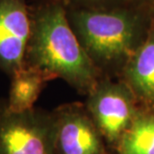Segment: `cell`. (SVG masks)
<instances>
[{
    "instance_id": "obj_1",
    "label": "cell",
    "mask_w": 154,
    "mask_h": 154,
    "mask_svg": "<svg viewBox=\"0 0 154 154\" xmlns=\"http://www.w3.org/2000/svg\"><path fill=\"white\" fill-rule=\"evenodd\" d=\"M29 11L31 29L23 67L51 80L59 77L81 93H90L97 86V68L70 25L66 1L36 0Z\"/></svg>"
},
{
    "instance_id": "obj_2",
    "label": "cell",
    "mask_w": 154,
    "mask_h": 154,
    "mask_svg": "<svg viewBox=\"0 0 154 154\" xmlns=\"http://www.w3.org/2000/svg\"><path fill=\"white\" fill-rule=\"evenodd\" d=\"M67 16L80 44L94 63L121 59L134 47L137 21L128 12L67 5Z\"/></svg>"
},
{
    "instance_id": "obj_3",
    "label": "cell",
    "mask_w": 154,
    "mask_h": 154,
    "mask_svg": "<svg viewBox=\"0 0 154 154\" xmlns=\"http://www.w3.org/2000/svg\"><path fill=\"white\" fill-rule=\"evenodd\" d=\"M0 154H56L53 113L15 112L0 99Z\"/></svg>"
},
{
    "instance_id": "obj_4",
    "label": "cell",
    "mask_w": 154,
    "mask_h": 154,
    "mask_svg": "<svg viewBox=\"0 0 154 154\" xmlns=\"http://www.w3.org/2000/svg\"><path fill=\"white\" fill-rule=\"evenodd\" d=\"M53 115L56 154H103L100 131L81 104L60 106Z\"/></svg>"
},
{
    "instance_id": "obj_5",
    "label": "cell",
    "mask_w": 154,
    "mask_h": 154,
    "mask_svg": "<svg viewBox=\"0 0 154 154\" xmlns=\"http://www.w3.org/2000/svg\"><path fill=\"white\" fill-rule=\"evenodd\" d=\"M30 29L26 0H0V69L9 77L23 68Z\"/></svg>"
},
{
    "instance_id": "obj_6",
    "label": "cell",
    "mask_w": 154,
    "mask_h": 154,
    "mask_svg": "<svg viewBox=\"0 0 154 154\" xmlns=\"http://www.w3.org/2000/svg\"><path fill=\"white\" fill-rule=\"evenodd\" d=\"M87 110L100 133L110 141L121 138L134 119L130 94L116 84H97L89 93Z\"/></svg>"
},
{
    "instance_id": "obj_7",
    "label": "cell",
    "mask_w": 154,
    "mask_h": 154,
    "mask_svg": "<svg viewBox=\"0 0 154 154\" xmlns=\"http://www.w3.org/2000/svg\"><path fill=\"white\" fill-rule=\"evenodd\" d=\"M127 76L131 87L141 98L154 101V30L132 55Z\"/></svg>"
},
{
    "instance_id": "obj_8",
    "label": "cell",
    "mask_w": 154,
    "mask_h": 154,
    "mask_svg": "<svg viewBox=\"0 0 154 154\" xmlns=\"http://www.w3.org/2000/svg\"><path fill=\"white\" fill-rule=\"evenodd\" d=\"M10 89L6 99L9 109L15 112L33 108L45 83L51 80L38 70L23 67L10 77Z\"/></svg>"
},
{
    "instance_id": "obj_9",
    "label": "cell",
    "mask_w": 154,
    "mask_h": 154,
    "mask_svg": "<svg viewBox=\"0 0 154 154\" xmlns=\"http://www.w3.org/2000/svg\"><path fill=\"white\" fill-rule=\"evenodd\" d=\"M121 154H154V115L135 117L120 140Z\"/></svg>"
},
{
    "instance_id": "obj_10",
    "label": "cell",
    "mask_w": 154,
    "mask_h": 154,
    "mask_svg": "<svg viewBox=\"0 0 154 154\" xmlns=\"http://www.w3.org/2000/svg\"><path fill=\"white\" fill-rule=\"evenodd\" d=\"M98 1H100V0H66V3L68 6H75V5L89 4V3H94Z\"/></svg>"
}]
</instances>
